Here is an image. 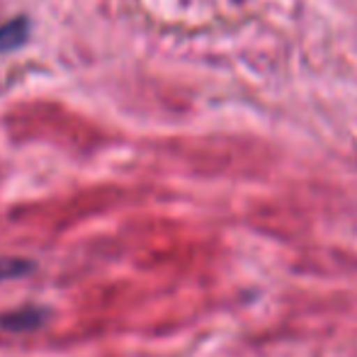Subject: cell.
I'll use <instances>...</instances> for the list:
<instances>
[{
  "mask_svg": "<svg viewBox=\"0 0 357 357\" xmlns=\"http://www.w3.org/2000/svg\"><path fill=\"white\" fill-rule=\"evenodd\" d=\"M47 319L49 309H44V306H20V309L0 316V328L10 331V333H29V331L42 328Z\"/></svg>",
  "mask_w": 357,
  "mask_h": 357,
  "instance_id": "1",
  "label": "cell"
},
{
  "mask_svg": "<svg viewBox=\"0 0 357 357\" xmlns=\"http://www.w3.org/2000/svg\"><path fill=\"white\" fill-rule=\"evenodd\" d=\"M29 37L27 17H15L10 22L0 24V54H10L20 49Z\"/></svg>",
  "mask_w": 357,
  "mask_h": 357,
  "instance_id": "2",
  "label": "cell"
},
{
  "mask_svg": "<svg viewBox=\"0 0 357 357\" xmlns=\"http://www.w3.org/2000/svg\"><path fill=\"white\" fill-rule=\"evenodd\" d=\"M32 270H34V263H32V260L3 258V260H0V282H3V280L22 278V275H29Z\"/></svg>",
  "mask_w": 357,
  "mask_h": 357,
  "instance_id": "3",
  "label": "cell"
}]
</instances>
